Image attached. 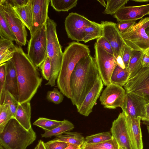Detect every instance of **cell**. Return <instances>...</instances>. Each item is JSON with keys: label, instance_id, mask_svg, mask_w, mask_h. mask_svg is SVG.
<instances>
[{"label": "cell", "instance_id": "obj_1", "mask_svg": "<svg viewBox=\"0 0 149 149\" xmlns=\"http://www.w3.org/2000/svg\"><path fill=\"white\" fill-rule=\"evenodd\" d=\"M12 59L17 77L19 103L30 102L40 86L42 78L21 46L17 47Z\"/></svg>", "mask_w": 149, "mask_h": 149}, {"label": "cell", "instance_id": "obj_2", "mask_svg": "<svg viewBox=\"0 0 149 149\" xmlns=\"http://www.w3.org/2000/svg\"><path fill=\"white\" fill-rule=\"evenodd\" d=\"M100 77L95 58L91 54L81 58L77 63L70 79V100L77 109Z\"/></svg>", "mask_w": 149, "mask_h": 149}, {"label": "cell", "instance_id": "obj_3", "mask_svg": "<svg viewBox=\"0 0 149 149\" xmlns=\"http://www.w3.org/2000/svg\"><path fill=\"white\" fill-rule=\"evenodd\" d=\"M90 54L88 46L78 42L69 43L63 52L60 71L56 80L60 91L68 98H72L70 86L71 75L78 61Z\"/></svg>", "mask_w": 149, "mask_h": 149}, {"label": "cell", "instance_id": "obj_4", "mask_svg": "<svg viewBox=\"0 0 149 149\" xmlns=\"http://www.w3.org/2000/svg\"><path fill=\"white\" fill-rule=\"evenodd\" d=\"M36 138L32 127L27 130L13 118L0 133V144L5 149H26Z\"/></svg>", "mask_w": 149, "mask_h": 149}, {"label": "cell", "instance_id": "obj_5", "mask_svg": "<svg viewBox=\"0 0 149 149\" xmlns=\"http://www.w3.org/2000/svg\"><path fill=\"white\" fill-rule=\"evenodd\" d=\"M47 56L51 64V77L45 85L55 86L60 70L63 52L57 35L56 23L48 17L46 24Z\"/></svg>", "mask_w": 149, "mask_h": 149}, {"label": "cell", "instance_id": "obj_6", "mask_svg": "<svg viewBox=\"0 0 149 149\" xmlns=\"http://www.w3.org/2000/svg\"><path fill=\"white\" fill-rule=\"evenodd\" d=\"M149 26V17H146L121 34L126 45L132 51L149 56V37L145 32Z\"/></svg>", "mask_w": 149, "mask_h": 149}, {"label": "cell", "instance_id": "obj_7", "mask_svg": "<svg viewBox=\"0 0 149 149\" xmlns=\"http://www.w3.org/2000/svg\"><path fill=\"white\" fill-rule=\"evenodd\" d=\"M46 25L37 31L29 41L27 55L38 68L47 57Z\"/></svg>", "mask_w": 149, "mask_h": 149}, {"label": "cell", "instance_id": "obj_8", "mask_svg": "<svg viewBox=\"0 0 149 149\" xmlns=\"http://www.w3.org/2000/svg\"><path fill=\"white\" fill-rule=\"evenodd\" d=\"M0 10L16 37L17 43L21 46H25L27 36L26 26L15 12L8 0H0Z\"/></svg>", "mask_w": 149, "mask_h": 149}, {"label": "cell", "instance_id": "obj_9", "mask_svg": "<svg viewBox=\"0 0 149 149\" xmlns=\"http://www.w3.org/2000/svg\"><path fill=\"white\" fill-rule=\"evenodd\" d=\"M95 58L100 77L104 84L107 86L111 84L112 73L117 65L113 55L104 50L96 42L94 46Z\"/></svg>", "mask_w": 149, "mask_h": 149}, {"label": "cell", "instance_id": "obj_10", "mask_svg": "<svg viewBox=\"0 0 149 149\" xmlns=\"http://www.w3.org/2000/svg\"><path fill=\"white\" fill-rule=\"evenodd\" d=\"M124 87L127 93L138 95L149 102V66L141 68Z\"/></svg>", "mask_w": 149, "mask_h": 149}, {"label": "cell", "instance_id": "obj_11", "mask_svg": "<svg viewBox=\"0 0 149 149\" xmlns=\"http://www.w3.org/2000/svg\"><path fill=\"white\" fill-rule=\"evenodd\" d=\"M93 22L77 13H69L64 22L65 31L68 38L77 42L83 41L84 31Z\"/></svg>", "mask_w": 149, "mask_h": 149}, {"label": "cell", "instance_id": "obj_12", "mask_svg": "<svg viewBox=\"0 0 149 149\" xmlns=\"http://www.w3.org/2000/svg\"><path fill=\"white\" fill-rule=\"evenodd\" d=\"M126 93L122 86L111 83L107 86L100 97L101 104L104 108L114 109L122 107Z\"/></svg>", "mask_w": 149, "mask_h": 149}, {"label": "cell", "instance_id": "obj_13", "mask_svg": "<svg viewBox=\"0 0 149 149\" xmlns=\"http://www.w3.org/2000/svg\"><path fill=\"white\" fill-rule=\"evenodd\" d=\"M112 136L122 149H132L128 132L126 116L122 111L112 122L110 130Z\"/></svg>", "mask_w": 149, "mask_h": 149}, {"label": "cell", "instance_id": "obj_14", "mask_svg": "<svg viewBox=\"0 0 149 149\" xmlns=\"http://www.w3.org/2000/svg\"><path fill=\"white\" fill-rule=\"evenodd\" d=\"M100 24L103 27L102 36L110 43L116 59L124 49L125 45L121 34L118 30L116 23L114 22L102 21Z\"/></svg>", "mask_w": 149, "mask_h": 149}, {"label": "cell", "instance_id": "obj_15", "mask_svg": "<svg viewBox=\"0 0 149 149\" xmlns=\"http://www.w3.org/2000/svg\"><path fill=\"white\" fill-rule=\"evenodd\" d=\"M33 10V22L30 31L31 37L46 24L50 0H31Z\"/></svg>", "mask_w": 149, "mask_h": 149}, {"label": "cell", "instance_id": "obj_16", "mask_svg": "<svg viewBox=\"0 0 149 149\" xmlns=\"http://www.w3.org/2000/svg\"><path fill=\"white\" fill-rule=\"evenodd\" d=\"M149 102L145 99L136 95L126 93L123 105L121 108L125 114L132 118L145 115L146 105Z\"/></svg>", "mask_w": 149, "mask_h": 149}, {"label": "cell", "instance_id": "obj_17", "mask_svg": "<svg viewBox=\"0 0 149 149\" xmlns=\"http://www.w3.org/2000/svg\"><path fill=\"white\" fill-rule=\"evenodd\" d=\"M103 85L100 77L99 78L86 96L79 107L77 109V111L79 113L85 116H88L92 112L93 107L100 96Z\"/></svg>", "mask_w": 149, "mask_h": 149}, {"label": "cell", "instance_id": "obj_18", "mask_svg": "<svg viewBox=\"0 0 149 149\" xmlns=\"http://www.w3.org/2000/svg\"><path fill=\"white\" fill-rule=\"evenodd\" d=\"M149 13V4L134 6H123L120 9L113 17L118 22L135 21L141 19Z\"/></svg>", "mask_w": 149, "mask_h": 149}, {"label": "cell", "instance_id": "obj_19", "mask_svg": "<svg viewBox=\"0 0 149 149\" xmlns=\"http://www.w3.org/2000/svg\"><path fill=\"white\" fill-rule=\"evenodd\" d=\"M126 116L127 130L132 149H143L141 117L134 118Z\"/></svg>", "mask_w": 149, "mask_h": 149}, {"label": "cell", "instance_id": "obj_20", "mask_svg": "<svg viewBox=\"0 0 149 149\" xmlns=\"http://www.w3.org/2000/svg\"><path fill=\"white\" fill-rule=\"evenodd\" d=\"M5 90L8 91L18 100V90L16 69L12 58L6 62Z\"/></svg>", "mask_w": 149, "mask_h": 149}, {"label": "cell", "instance_id": "obj_21", "mask_svg": "<svg viewBox=\"0 0 149 149\" xmlns=\"http://www.w3.org/2000/svg\"><path fill=\"white\" fill-rule=\"evenodd\" d=\"M31 109L30 102L19 104L14 118L26 130L32 128L31 122Z\"/></svg>", "mask_w": 149, "mask_h": 149}, {"label": "cell", "instance_id": "obj_22", "mask_svg": "<svg viewBox=\"0 0 149 149\" xmlns=\"http://www.w3.org/2000/svg\"><path fill=\"white\" fill-rule=\"evenodd\" d=\"M17 47L13 41L0 36V64L6 63L13 58Z\"/></svg>", "mask_w": 149, "mask_h": 149}, {"label": "cell", "instance_id": "obj_23", "mask_svg": "<svg viewBox=\"0 0 149 149\" xmlns=\"http://www.w3.org/2000/svg\"><path fill=\"white\" fill-rule=\"evenodd\" d=\"M17 16L22 20L26 27L30 31L33 22V10L31 0L26 5L13 7Z\"/></svg>", "mask_w": 149, "mask_h": 149}, {"label": "cell", "instance_id": "obj_24", "mask_svg": "<svg viewBox=\"0 0 149 149\" xmlns=\"http://www.w3.org/2000/svg\"><path fill=\"white\" fill-rule=\"evenodd\" d=\"M103 27L101 24L94 22L86 27L83 34V41L86 43L102 36Z\"/></svg>", "mask_w": 149, "mask_h": 149}, {"label": "cell", "instance_id": "obj_25", "mask_svg": "<svg viewBox=\"0 0 149 149\" xmlns=\"http://www.w3.org/2000/svg\"><path fill=\"white\" fill-rule=\"evenodd\" d=\"M56 137L54 139L56 140L79 147H81L85 141L84 137L80 133L77 132H67Z\"/></svg>", "mask_w": 149, "mask_h": 149}, {"label": "cell", "instance_id": "obj_26", "mask_svg": "<svg viewBox=\"0 0 149 149\" xmlns=\"http://www.w3.org/2000/svg\"><path fill=\"white\" fill-rule=\"evenodd\" d=\"M130 75L127 68L123 69L117 65L112 74L111 83L121 86H124L129 79Z\"/></svg>", "mask_w": 149, "mask_h": 149}, {"label": "cell", "instance_id": "obj_27", "mask_svg": "<svg viewBox=\"0 0 149 149\" xmlns=\"http://www.w3.org/2000/svg\"><path fill=\"white\" fill-rule=\"evenodd\" d=\"M63 123L60 125L52 130L45 131L41 134L42 138H51L53 136H57L63 134L65 132L70 131L74 128L73 124L67 120L64 119Z\"/></svg>", "mask_w": 149, "mask_h": 149}, {"label": "cell", "instance_id": "obj_28", "mask_svg": "<svg viewBox=\"0 0 149 149\" xmlns=\"http://www.w3.org/2000/svg\"><path fill=\"white\" fill-rule=\"evenodd\" d=\"M143 54L140 51H133L128 69L130 72L129 78L133 76L141 68V62Z\"/></svg>", "mask_w": 149, "mask_h": 149}, {"label": "cell", "instance_id": "obj_29", "mask_svg": "<svg viewBox=\"0 0 149 149\" xmlns=\"http://www.w3.org/2000/svg\"><path fill=\"white\" fill-rule=\"evenodd\" d=\"M77 0H50L51 6L56 11H68L75 7Z\"/></svg>", "mask_w": 149, "mask_h": 149}, {"label": "cell", "instance_id": "obj_30", "mask_svg": "<svg viewBox=\"0 0 149 149\" xmlns=\"http://www.w3.org/2000/svg\"><path fill=\"white\" fill-rule=\"evenodd\" d=\"M63 122V120L59 121L40 117L33 123V125L42 129L45 131H49L60 125Z\"/></svg>", "mask_w": 149, "mask_h": 149}, {"label": "cell", "instance_id": "obj_31", "mask_svg": "<svg viewBox=\"0 0 149 149\" xmlns=\"http://www.w3.org/2000/svg\"><path fill=\"white\" fill-rule=\"evenodd\" d=\"M0 35L12 41H17L16 38L0 10Z\"/></svg>", "mask_w": 149, "mask_h": 149}, {"label": "cell", "instance_id": "obj_32", "mask_svg": "<svg viewBox=\"0 0 149 149\" xmlns=\"http://www.w3.org/2000/svg\"><path fill=\"white\" fill-rule=\"evenodd\" d=\"M118 145L112 137L111 139L102 143L87 144L84 143L81 147L82 149H118Z\"/></svg>", "mask_w": 149, "mask_h": 149}, {"label": "cell", "instance_id": "obj_33", "mask_svg": "<svg viewBox=\"0 0 149 149\" xmlns=\"http://www.w3.org/2000/svg\"><path fill=\"white\" fill-rule=\"evenodd\" d=\"M13 118L9 106L4 104L0 105V133L2 132L8 122Z\"/></svg>", "mask_w": 149, "mask_h": 149}, {"label": "cell", "instance_id": "obj_34", "mask_svg": "<svg viewBox=\"0 0 149 149\" xmlns=\"http://www.w3.org/2000/svg\"><path fill=\"white\" fill-rule=\"evenodd\" d=\"M105 9L103 13L104 15L114 14L120 9L125 6L128 0H107Z\"/></svg>", "mask_w": 149, "mask_h": 149}, {"label": "cell", "instance_id": "obj_35", "mask_svg": "<svg viewBox=\"0 0 149 149\" xmlns=\"http://www.w3.org/2000/svg\"><path fill=\"white\" fill-rule=\"evenodd\" d=\"M112 138L110 132H101L86 136L84 143L87 144L98 143L110 140Z\"/></svg>", "mask_w": 149, "mask_h": 149}, {"label": "cell", "instance_id": "obj_36", "mask_svg": "<svg viewBox=\"0 0 149 149\" xmlns=\"http://www.w3.org/2000/svg\"><path fill=\"white\" fill-rule=\"evenodd\" d=\"M6 63L0 64V105L4 102L5 93Z\"/></svg>", "mask_w": 149, "mask_h": 149}, {"label": "cell", "instance_id": "obj_37", "mask_svg": "<svg viewBox=\"0 0 149 149\" xmlns=\"http://www.w3.org/2000/svg\"><path fill=\"white\" fill-rule=\"evenodd\" d=\"M3 104H8L9 106L14 118L16 110L19 103L18 100L12 94L7 90L5 91Z\"/></svg>", "mask_w": 149, "mask_h": 149}, {"label": "cell", "instance_id": "obj_38", "mask_svg": "<svg viewBox=\"0 0 149 149\" xmlns=\"http://www.w3.org/2000/svg\"><path fill=\"white\" fill-rule=\"evenodd\" d=\"M63 94L56 88H54L53 90L49 91L47 94V99L55 104H58L63 101L64 96Z\"/></svg>", "mask_w": 149, "mask_h": 149}, {"label": "cell", "instance_id": "obj_39", "mask_svg": "<svg viewBox=\"0 0 149 149\" xmlns=\"http://www.w3.org/2000/svg\"><path fill=\"white\" fill-rule=\"evenodd\" d=\"M40 67L43 77L48 81L51 77L52 69L51 62L48 56Z\"/></svg>", "mask_w": 149, "mask_h": 149}, {"label": "cell", "instance_id": "obj_40", "mask_svg": "<svg viewBox=\"0 0 149 149\" xmlns=\"http://www.w3.org/2000/svg\"><path fill=\"white\" fill-rule=\"evenodd\" d=\"M69 144L66 142L54 139L45 143L46 149H64Z\"/></svg>", "mask_w": 149, "mask_h": 149}, {"label": "cell", "instance_id": "obj_41", "mask_svg": "<svg viewBox=\"0 0 149 149\" xmlns=\"http://www.w3.org/2000/svg\"><path fill=\"white\" fill-rule=\"evenodd\" d=\"M96 42L106 52L113 55V50L110 43L104 37L102 36L97 39Z\"/></svg>", "mask_w": 149, "mask_h": 149}, {"label": "cell", "instance_id": "obj_42", "mask_svg": "<svg viewBox=\"0 0 149 149\" xmlns=\"http://www.w3.org/2000/svg\"><path fill=\"white\" fill-rule=\"evenodd\" d=\"M136 23L135 21H125L118 22L116 23L117 27L122 33L125 32Z\"/></svg>", "mask_w": 149, "mask_h": 149}, {"label": "cell", "instance_id": "obj_43", "mask_svg": "<svg viewBox=\"0 0 149 149\" xmlns=\"http://www.w3.org/2000/svg\"><path fill=\"white\" fill-rule=\"evenodd\" d=\"M132 51L130 47L125 45L122 57L125 67L127 69Z\"/></svg>", "mask_w": 149, "mask_h": 149}, {"label": "cell", "instance_id": "obj_44", "mask_svg": "<svg viewBox=\"0 0 149 149\" xmlns=\"http://www.w3.org/2000/svg\"><path fill=\"white\" fill-rule=\"evenodd\" d=\"M13 7L22 6L27 5L30 0H8Z\"/></svg>", "mask_w": 149, "mask_h": 149}, {"label": "cell", "instance_id": "obj_45", "mask_svg": "<svg viewBox=\"0 0 149 149\" xmlns=\"http://www.w3.org/2000/svg\"><path fill=\"white\" fill-rule=\"evenodd\" d=\"M146 112L145 116L141 118L142 123H149V102L146 105Z\"/></svg>", "mask_w": 149, "mask_h": 149}, {"label": "cell", "instance_id": "obj_46", "mask_svg": "<svg viewBox=\"0 0 149 149\" xmlns=\"http://www.w3.org/2000/svg\"><path fill=\"white\" fill-rule=\"evenodd\" d=\"M141 65L142 68L149 66V56L146 54H143L142 60Z\"/></svg>", "mask_w": 149, "mask_h": 149}, {"label": "cell", "instance_id": "obj_47", "mask_svg": "<svg viewBox=\"0 0 149 149\" xmlns=\"http://www.w3.org/2000/svg\"><path fill=\"white\" fill-rule=\"evenodd\" d=\"M116 59L118 65L123 69L126 68L121 56H118L116 58Z\"/></svg>", "mask_w": 149, "mask_h": 149}, {"label": "cell", "instance_id": "obj_48", "mask_svg": "<svg viewBox=\"0 0 149 149\" xmlns=\"http://www.w3.org/2000/svg\"><path fill=\"white\" fill-rule=\"evenodd\" d=\"M38 149H46L45 143L42 140H40L37 144Z\"/></svg>", "mask_w": 149, "mask_h": 149}, {"label": "cell", "instance_id": "obj_49", "mask_svg": "<svg viewBox=\"0 0 149 149\" xmlns=\"http://www.w3.org/2000/svg\"><path fill=\"white\" fill-rule=\"evenodd\" d=\"M81 147L69 144L68 146L64 149H78Z\"/></svg>", "mask_w": 149, "mask_h": 149}, {"label": "cell", "instance_id": "obj_50", "mask_svg": "<svg viewBox=\"0 0 149 149\" xmlns=\"http://www.w3.org/2000/svg\"><path fill=\"white\" fill-rule=\"evenodd\" d=\"M97 1L100 4L104 7L106 8L107 6L105 1L104 0H97Z\"/></svg>", "mask_w": 149, "mask_h": 149}, {"label": "cell", "instance_id": "obj_51", "mask_svg": "<svg viewBox=\"0 0 149 149\" xmlns=\"http://www.w3.org/2000/svg\"><path fill=\"white\" fill-rule=\"evenodd\" d=\"M131 1L140 3H147L149 1V0H131Z\"/></svg>", "mask_w": 149, "mask_h": 149}, {"label": "cell", "instance_id": "obj_52", "mask_svg": "<svg viewBox=\"0 0 149 149\" xmlns=\"http://www.w3.org/2000/svg\"><path fill=\"white\" fill-rule=\"evenodd\" d=\"M145 32L149 37V26L145 29Z\"/></svg>", "mask_w": 149, "mask_h": 149}, {"label": "cell", "instance_id": "obj_53", "mask_svg": "<svg viewBox=\"0 0 149 149\" xmlns=\"http://www.w3.org/2000/svg\"><path fill=\"white\" fill-rule=\"evenodd\" d=\"M147 131L148 132L149 136V126H147Z\"/></svg>", "mask_w": 149, "mask_h": 149}, {"label": "cell", "instance_id": "obj_54", "mask_svg": "<svg viewBox=\"0 0 149 149\" xmlns=\"http://www.w3.org/2000/svg\"><path fill=\"white\" fill-rule=\"evenodd\" d=\"M0 149H5L0 144Z\"/></svg>", "mask_w": 149, "mask_h": 149}, {"label": "cell", "instance_id": "obj_55", "mask_svg": "<svg viewBox=\"0 0 149 149\" xmlns=\"http://www.w3.org/2000/svg\"><path fill=\"white\" fill-rule=\"evenodd\" d=\"M146 126H149V123H143Z\"/></svg>", "mask_w": 149, "mask_h": 149}, {"label": "cell", "instance_id": "obj_56", "mask_svg": "<svg viewBox=\"0 0 149 149\" xmlns=\"http://www.w3.org/2000/svg\"><path fill=\"white\" fill-rule=\"evenodd\" d=\"M34 149H38V146L37 145L36 146V147H35V148H34Z\"/></svg>", "mask_w": 149, "mask_h": 149}, {"label": "cell", "instance_id": "obj_57", "mask_svg": "<svg viewBox=\"0 0 149 149\" xmlns=\"http://www.w3.org/2000/svg\"><path fill=\"white\" fill-rule=\"evenodd\" d=\"M118 149H122L120 147H119Z\"/></svg>", "mask_w": 149, "mask_h": 149}, {"label": "cell", "instance_id": "obj_58", "mask_svg": "<svg viewBox=\"0 0 149 149\" xmlns=\"http://www.w3.org/2000/svg\"><path fill=\"white\" fill-rule=\"evenodd\" d=\"M78 149H82L81 147V148H79Z\"/></svg>", "mask_w": 149, "mask_h": 149}, {"label": "cell", "instance_id": "obj_59", "mask_svg": "<svg viewBox=\"0 0 149 149\" xmlns=\"http://www.w3.org/2000/svg\"><path fill=\"white\" fill-rule=\"evenodd\" d=\"M148 15H149V13H148Z\"/></svg>", "mask_w": 149, "mask_h": 149}]
</instances>
